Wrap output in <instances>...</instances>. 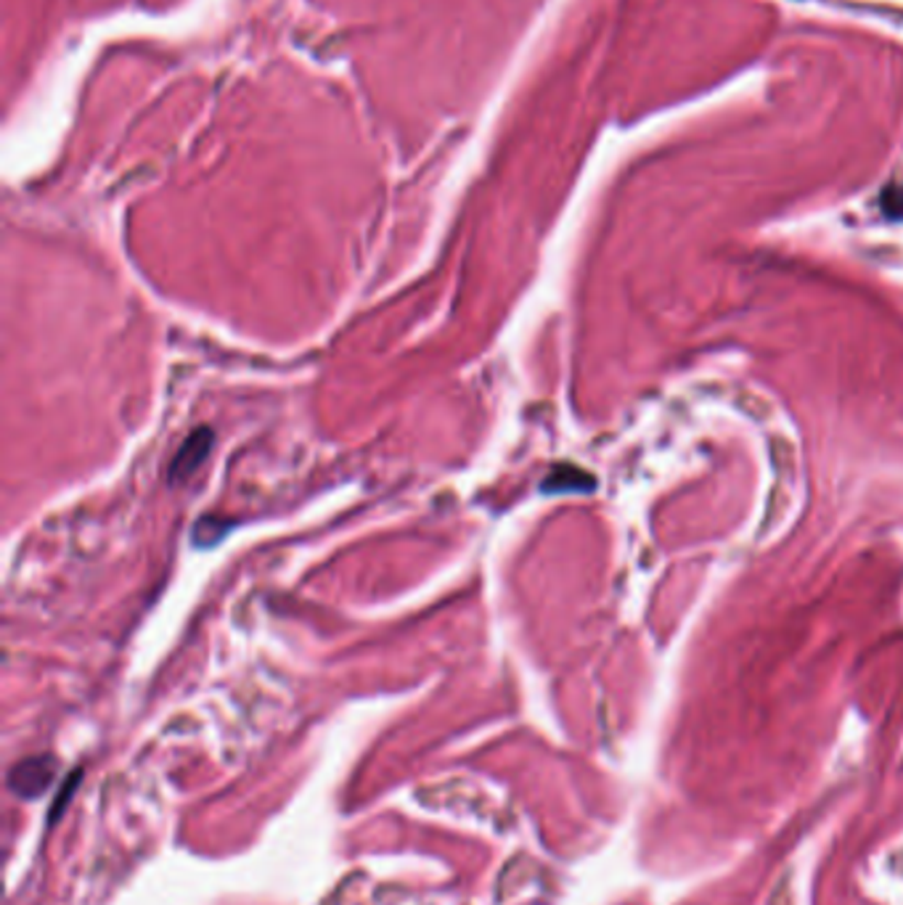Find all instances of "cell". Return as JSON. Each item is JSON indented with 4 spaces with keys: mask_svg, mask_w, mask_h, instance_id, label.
<instances>
[{
    "mask_svg": "<svg viewBox=\"0 0 903 905\" xmlns=\"http://www.w3.org/2000/svg\"><path fill=\"white\" fill-rule=\"evenodd\" d=\"M212 442H216L212 429H207V427L194 429V432L184 440V445L178 448V453H175L173 464L170 468H167V482H170V485H184V482L191 479L194 474L199 472V466L210 459Z\"/></svg>",
    "mask_w": 903,
    "mask_h": 905,
    "instance_id": "6da1fadb",
    "label": "cell"
},
{
    "mask_svg": "<svg viewBox=\"0 0 903 905\" xmlns=\"http://www.w3.org/2000/svg\"><path fill=\"white\" fill-rule=\"evenodd\" d=\"M56 765L51 758H30L11 768L9 786L19 797H37L54 779Z\"/></svg>",
    "mask_w": 903,
    "mask_h": 905,
    "instance_id": "7a4b0ae2",
    "label": "cell"
},
{
    "mask_svg": "<svg viewBox=\"0 0 903 905\" xmlns=\"http://www.w3.org/2000/svg\"><path fill=\"white\" fill-rule=\"evenodd\" d=\"M581 490V487H591V479L586 477V472H577V468L560 466L549 474V479L543 482V493H562V490Z\"/></svg>",
    "mask_w": 903,
    "mask_h": 905,
    "instance_id": "3957f363",
    "label": "cell"
}]
</instances>
